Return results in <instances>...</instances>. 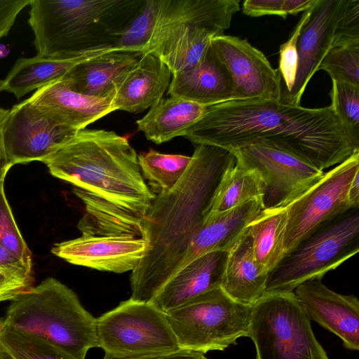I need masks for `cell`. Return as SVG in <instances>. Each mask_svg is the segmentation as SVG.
<instances>
[{
  "label": "cell",
  "instance_id": "1",
  "mask_svg": "<svg viewBox=\"0 0 359 359\" xmlns=\"http://www.w3.org/2000/svg\"><path fill=\"white\" fill-rule=\"evenodd\" d=\"M184 137L228 150L264 144L291 153L324 171L359 151L330 106L307 108L262 99L207 106Z\"/></svg>",
  "mask_w": 359,
  "mask_h": 359
},
{
  "label": "cell",
  "instance_id": "2",
  "mask_svg": "<svg viewBox=\"0 0 359 359\" xmlns=\"http://www.w3.org/2000/svg\"><path fill=\"white\" fill-rule=\"evenodd\" d=\"M236 163L230 150L196 144L180 181L156 195L143 224L146 250L130 277L132 299L150 302L179 271L222 178Z\"/></svg>",
  "mask_w": 359,
  "mask_h": 359
},
{
  "label": "cell",
  "instance_id": "3",
  "mask_svg": "<svg viewBox=\"0 0 359 359\" xmlns=\"http://www.w3.org/2000/svg\"><path fill=\"white\" fill-rule=\"evenodd\" d=\"M43 163L53 176L143 218L156 196L136 151L114 131L81 130Z\"/></svg>",
  "mask_w": 359,
  "mask_h": 359
},
{
  "label": "cell",
  "instance_id": "4",
  "mask_svg": "<svg viewBox=\"0 0 359 359\" xmlns=\"http://www.w3.org/2000/svg\"><path fill=\"white\" fill-rule=\"evenodd\" d=\"M140 1L31 0L28 21L37 55L67 59L108 48Z\"/></svg>",
  "mask_w": 359,
  "mask_h": 359
},
{
  "label": "cell",
  "instance_id": "5",
  "mask_svg": "<svg viewBox=\"0 0 359 359\" xmlns=\"http://www.w3.org/2000/svg\"><path fill=\"white\" fill-rule=\"evenodd\" d=\"M1 319L76 359H85L88 350L97 347L96 318L72 290L54 278H46L11 300Z\"/></svg>",
  "mask_w": 359,
  "mask_h": 359
},
{
  "label": "cell",
  "instance_id": "6",
  "mask_svg": "<svg viewBox=\"0 0 359 359\" xmlns=\"http://www.w3.org/2000/svg\"><path fill=\"white\" fill-rule=\"evenodd\" d=\"M239 10L238 0H157L153 30L142 55L159 58L172 75L190 69Z\"/></svg>",
  "mask_w": 359,
  "mask_h": 359
},
{
  "label": "cell",
  "instance_id": "7",
  "mask_svg": "<svg viewBox=\"0 0 359 359\" xmlns=\"http://www.w3.org/2000/svg\"><path fill=\"white\" fill-rule=\"evenodd\" d=\"M359 251V208L325 223L286 252L268 273L266 292H294L306 281L322 279Z\"/></svg>",
  "mask_w": 359,
  "mask_h": 359
},
{
  "label": "cell",
  "instance_id": "8",
  "mask_svg": "<svg viewBox=\"0 0 359 359\" xmlns=\"http://www.w3.org/2000/svg\"><path fill=\"white\" fill-rule=\"evenodd\" d=\"M255 359H329L294 292H265L251 306Z\"/></svg>",
  "mask_w": 359,
  "mask_h": 359
},
{
  "label": "cell",
  "instance_id": "9",
  "mask_svg": "<svg viewBox=\"0 0 359 359\" xmlns=\"http://www.w3.org/2000/svg\"><path fill=\"white\" fill-rule=\"evenodd\" d=\"M165 313L181 350L204 354L224 351L248 337L251 306L236 302L220 287Z\"/></svg>",
  "mask_w": 359,
  "mask_h": 359
},
{
  "label": "cell",
  "instance_id": "10",
  "mask_svg": "<svg viewBox=\"0 0 359 359\" xmlns=\"http://www.w3.org/2000/svg\"><path fill=\"white\" fill-rule=\"evenodd\" d=\"M97 347L116 356L167 354L181 350L165 313L130 298L96 318Z\"/></svg>",
  "mask_w": 359,
  "mask_h": 359
},
{
  "label": "cell",
  "instance_id": "11",
  "mask_svg": "<svg viewBox=\"0 0 359 359\" xmlns=\"http://www.w3.org/2000/svg\"><path fill=\"white\" fill-rule=\"evenodd\" d=\"M359 172V151L337 164L285 205V253L325 223L351 209L348 189Z\"/></svg>",
  "mask_w": 359,
  "mask_h": 359
},
{
  "label": "cell",
  "instance_id": "12",
  "mask_svg": "<svg viewBox=\"0 0 359 359\" xmlns=\"http://www.w3.org/2000/svg\"><path fill=\"white\" fill-rule=\"evenodd\" d=\"M231 151L237 163L255 170L261 177L266 208L285 207L324 173L291 153L264 144H251Z\"/></svg>",
  "mask_w": 359,
  "mask_h": 359
},
{
  "label": "cell",
  "instance_id": "13",
  "mask_svg": "<svg viewBox=\"0 0 359 359\" xmlns=\"http://www.w3.org/2000/svg\"><path fill=\"white\" fill-rule=\"evenodd\" d=\"M77 132L48 117L27 99L9 110L1 129L4 149L12 165L43 162Z\"/></svg>",
  "mask_w": 359,
  "mask_h": 359
},
{
  "label": "cell",
  "instance_id": "14",
  "mask_svg": "<svg viewBox=\"0 0 359 359\" xmlns=\"http://www.w3.org/2000/svg\"><path fill=\"white\" fill-rule=\"evenodd\" d=\"M210 46L231 79L235 100L280 101L277 69L247 39L224 34L212 37Z\"/></svg>",
  "mask_w": 359,
  "mask_h": 359
},
{
  "label": "cell",
  "instance_id": "15",
  "mask_svg": "<svg viewBox=\"0 0 359 359\" xmlns=\"http://www.w3.org/2000/svg\"><path fill=\"white\" fill-rule=\"evenodd\" d=\"M345 0H318L304 25L297 41L298 67L290 92L280 101L300 105L309 81L328 50L337 44L338 22Z\"/></svg>",
  "mask_w": 359,
  "mask_h": 359
},
{
  "label": "cell",
  "instance_id": "16",
  "mask_svg": "<svg viewBox=\"0 0 359 359\" xmlns=\"http://www.w3.org/2000/svg\"><path fill=\"white\" fill-rule=\"evenodd\" d=\"M147 248L143 238L81 236L55 243L51 252L67 262L102 271H133Z\"/></svg>",
  "mask_w": 359,
  "mask_h": 359
},
{
  "label": "cell",
  "instance_id": "17",
  "mask_svg": "<svg viewBox=\"0 0 359 359\" xmlns=\"http://www.w3.org/2000/svg\"><path fill=\"white\" fill-rule=\"evenodd\" d=\"M322 279L297 286L294 292L308 317L334 333L344 348H359V300L353 294H341L328 288Z\"/></svg>",
  "mask_w": 359,
  "mask_h": 359
},
{
  "label": "cell",
  "instance_id": "18",
  "mask_svg": "<svg viewBox=\"0 0 359 359\" xmlns=\"http://www.w3.org/2000/svg\"><path fill=\"white\" fill-rule=\"evenodd\" d=\"M27 100L48 117L76 131L116 111L112 97L97 98L81 94L61 79L36 90Z\"/></svg>",
  "mask_w": 359,
  "mask_h": 359
},
{
  "label": "cell",
  "instance_id": "19",
  "mask_svg": "<svg viewBox=\"0 0 359 359\" xmlns=\"http://www.w3.org/2000/svg\"><path fill=\"white\" fill-rule=\"evenodd\" d=\"M229 251L203 255L181 268L150 302L165 313L187 300L221 287Z\"/></svg>",
  "mask_w": 359,
  "mask_h": 359
},
{
  "label": "cell",
  "instance_id": "20",
  "mask_svg": "<svg viewBox=\"0 0 359 359\" xmlns=\"http://www.w3.org/2000/svg\"><path fill=\"white\" fill-rule=\"evenodd\" d=\"M168 95L205 106L235 100L231 79L210 44L198 64L172 75Z\"/></svg>",
  "mask_w": 359,
  "mask_h": 359
},
{
  "label": "cell",
  "instance_id": "21",
  "mask_svg": "<svg viewBox=\"0 0 359 359\" xmlns=\"http://www.w3.org/2000/svg\"><path fill=\"white\" fill-rule=\"evenodd\" d=\"M265 208L262 201L253 200L226 211L206 216L180 269L207 253L229 251Z\"/></svg>",
  "mask_w": 359,
  "mask_h": 359
},
{
  "label": "cell",
  "instance_id": "22",
  "mask_svg": "<svg viewBox=\"0 0 359 359\" xmlns=\"http://www.w3.org/2000/svg\"><path fill=\"white\" fill-rule=\"evenodd\" d=\"M172 79L168 66L152 54L140 55L113 97L116 110L140 113L163 97Z\"/></svg>",
  "mask_w": 359,
  "mask_h": 359
},
{
  "label": "cell",
  "instance_id": "23",
  "mask_svg": "<svg viewBox=\"0 0 359 359\" xmlns=\"http://www.w3.org/2000/svg\"><path fill=\"white\" fill-rule=\"evenodd\" d=\"M140 57L127 52L108 53L78 65L60 79L81 94L113 98L119 84Z\"/></svg>",
  "mask_w": 359,
  "mask_h": 359
},
{
  "label": "cell",
  "instance_id": "24",
  "mask_svg": "<svg viewBox=\"0 0 359 359\" xmlns=\"http://www.w3.org/2000/svg\"><path fill=\"white\" fill-rule=\"evenodd\" d=\"M267 277L255 259L247 229L229 251L221 288L236 302L252 306L266 292Z\"/></svg>",
  "mask_w": 359,
  "mask_h": 359
},
{
  "label": "cell",
  "instance_id": "25",
  "mask_svg": "<svg viewBox=\"0 0 359 359\" xmlns=\"http://www.w3.org/2000/svg\"><path fill=\"white\" fill-rule=\"evenodd\" d=\"M206 107L180 97H163L137 121V128L149 140L162 144L184 136L202 118Z\"/></svg>",
  "mask_w": 359,
  "mask_h": 359
},
{
  "label": "cell",
  "instance_id": "26",
  "mask_svg": "<svg viewBox=\"0 0 359 359\" xmlns=\"http://www.w3.org/2000/svg\"><path fill=\"white\" fill-rule=\"evenodd\" d=\"M73 191L85 207L77 224L83 236L143 238L144 218L77 187Z\"/></svg>",
  "mask_w": 359,
  "mask_h": 359
},
{
  "label": "cell",
  "instance_id": "27",
  "mask_svg": "<svg viewBox=\"0 0 359 359\" xmlns=\"http://www.w3.org/2000/svg\"><path fill=\"white\" fill-rule=\"evenodd\" d=\"M119 51L116 48L67 59H53L36 55L20 57L4 80V90L20 99L49 82L59 79L78 65L104 54Z\"/></svg>",
  "mask_w": 359,
  "mask_h": 359
},
{
  "label": "cell",
  "instance_id": "28",
  "mask_svg": "<svg viewBox=\"0 0 359 359\" xmlns=\"http://www.w3.org/2000/svg\"><path fill=\"white\" fill-rule=\"evenodd\" d=\"M287 224L285 207H277L263 210L248 227L255 259L268 273L285 254Z\"/></svg>",
  "mask_w": 359,
  "mask_h": 359
},
{
  "label": "cell",
  "instance_id": "29",
  "mask_svg": "<svg viewBox=\"0 0 359 359\" xmlns=\"http://www.w3.org/2000/svg\"><path fill=\"white\" fill-rule=\"evenodd\" d=\"M264 192V184L259 175L255 170L236 162L222 178L205 217L226 211L250 201H263Z\"/></svg>",
  "mask_w": 359,
  "mask_h": 359
},
{
  "label": "cell",
  "instance_id": "30",
  "mask_svg": "<svg viewBox=\"0 0 359 359\" xmlns=\"http://www.w3.org/2000/svg\"><path fill=\"white\" fill-rule=\"evenodd\" d=\"M142 175L155 195L172 189L187 169L191 156L163 154L149 149L137 154Z\"/></svg>",
  "mask_w": 359,
  "mask_h": 359
},
{
  "label": "cell",
  "instance_id": "31",
  "mask_svg": "<svg viewBox=\"0 0 359 359\" xmlns=\"http://www.w3.org/2000/svg\"><path fill=\"white\" fill-rule=\"evenodd\" d=\"M157 0L142 1L126 24L113 34L114 46L121 52L142 55L151 36Z\"/></svg>",
  "mask_w": 359,
  "mask_h": 359
},
{
  "label": "cell",
  "instance_id": "32",
  "mask_svg": "<svg viewBox=\"0 0 359 359\" xmlns=\"http://www.w3.org/2000/svg\"><path fill=\"white\" fill-rule=\"evenodd\" d=\"M0 348L13 359H76L44 340L8 326L1 319Z\"/></svg>",
  "mask_w": 359,
  "mask_h": 359
},
{
  "label": "cell",
  "instance_id": "33",
  "mask_svg": "<svg viewBox=\"0 0 359 359\" xmlns=\"http://www.w3.org/2000/svg\"><path fill=\"white\" fill-rule=\"evenodd\" d=\"M332 81L330 106L348 138L359 148V86Z\"/></svg>",
  "mask_w": 359,
  "mask_h": 359
},
{
  "label": "cell",
  "instance_id": "34",
  "mask_svg": "<svg viewBox=\"0 0 359 359\" xmlns=\"http://www.w3.org/2000/svg\"><path fill=\"white\" fill-rule=\"evenodd\" d=\"M320 69L332 80L359 86V41L332 47L322 60Z\"/></svg>",
  "mask_w": 359,
  "mask_h": 359
},
{
  "label": "cell",
  "instance_id": "35",
  "mask_svg": "<svg viewBox=\"0 0 359 359\" xmlns=\"http://www.w3.org/2000/svg\"><path fill=\"white\" fill-rule=\"evenodd\" d=\"M0 245L32 270V253L14 219L4 192V180L0 182Z\"/></svg>",
  "mask_w": 359,
  "mask_h": 359
},
{
  "label": "cell",
  "instance_id": "36",
  "mask_svg": "<svg viewBox=\"0 0 359 359\" xmlns=\"http://www.w3.org/2000/svg\"><path fill=\"white\" fill-rule=\"evenodd\" d=\"M313 6L303 12L287 41L280 46L277 72L280 79V97L290 92L294 86L298 67V38L304 25L310 17Z\"/></svg>",
  "mask_w": 359,
  "mask_h": 359
},
{
  "label": "cell",
  "instance_id": "37",
  "mask_svg": "<svg viewBox=\"0 0 359 359\" xmlns=\"http://www.w3.org/2000/svg\"><path fill=\"white\" fill-rule=\"evenodd\" d=\"M318 0H245L243 3V13L252 17L277 15L287 18L304 12Z\"/></svg>",
  "mask_w": 359,
  "mask_h": 359
},
{
  "label": "cell",
  "instance_id": "38",
  "mask_svg": "<svg viewBox=\"0 0 359 359\" xmlns=\"http://www.w3.org/2000/svg\"><path fill=\"white\" fill-rule=\"evenodd\" d=\"M0 269L13 274L22 281L32 285V270L7 249L0 245Z\"/></svg>",
  "mask_w": 359,
  "mask_h": 359
},
{
  "label": "cell",
  "instance_id": "39",
  "mask_svg": "<svg viewBox=\"0 0 359 359\" xmlns=\"http://www.w3.org/2000/svg\"><path fill=\"white\" fill-rule=\"evenodd\" d=\"M31 0H0V39L7 36L20 11Z\"/></svg>",
  "mask_w": 359,
  "mask_h": 359
},
{
  "label": "cell",
  "instance_id": "40",
  "mask_svg": "<svg viewBox=\"0 0 359 359\" xmlns=\"http://www.w3.org/2000/svg\"><path fill=\"white\" fill-rule=\"evenodd\" d=\"M32 285L0 269V302L13 300Z\"/></svg>",
  "mask_w": 359,
  "mask_h": 359
},
{
  "label": "cell",
  "instance_id": "41",
  "mask_svg": "<svg viewBox=\"0 0 359 359\" xmlns=\"http://www.w3.org/2000/svg\"><path fill=\"white\" fill-rule=\"evenodd\" d=\"M103 359H208L205 354L187 350L151 355L142 356H116L105 353Z\"/></svg>",
  "mask_w": 359,
  "mask_h": 359
},
{
  "label": "cell",
  "instance_id": "42",
  "mask_svg": "<svg viewBox=\"0 0 359 359\" xmlns=\"http://www.w3.org/2000/svg\"><path fill=\"white\" fill-rule=\"evenodd\" d=\"M348 199L351 208H359V172L355 175L351 182Z\"/></svg>",
  "mask_w": 359,
  "mask_h": 359
},
{
  "label": "cell",
  "instance_id": "43",
  "mask_svg": "<svg viewBox=\"0 0 359 359\" xmlns=\"http://www.w3.org/2000/svg\"><path fill=\"white\" fill-rule=\"evenodd\" d=\"M0 129V182L5 180L6 175L9 169L13 166L8 161L5 154Z\"/></svg>",
  "mask_w": 359,
  "mask_h": 359
},
{
  "label": "cell",
  "instance_id": "44",
  "mask_svg": "<svg viewBox=\"0 0 359 359\" xmlns=\"http://www.w3.org/2000/svg\"><path fill=\"white\" fill-rule=\"evenodd\" d=\"M8 113V109L0 108V129L2 128L4 122L6 121Z\"/></svg>",
  "mask_w": 359,
  "mask_h": 359
},
{
  "label": "cell",
  "instance_id": "45",
  "mask_svg": "<svg viewBox=\"0 0 359 359\" xmlns=\"http://www.w3.org/2000/svg\"><path fill=\"white\" fill-rule=\"evenodd\" d=\"M0 359H13L8 353L0 348Z\"/></svg>",
  "mask_w": 359,
  "mask_h": 359
},
{
  "label": "cell",
  "instance_id": "46",
  "mask_svg": "<svg viewBox=\"0 0 359 359\" xmlns=\"http://www.w3.org/2000/svg\"><path fill=\"white\" fill-rule=\"evenodd\" d=\"M4 90V80H0V92Z\"/></svg>",
  "mask_w": 359,
  "mask_h": 359
},
{
  "label": "cell",
  "instance_id": "47",
  "mask_svg": "<svg viewBox=\"0 0 359 359\" xmlns=\"http://www.w3.org/2000/svg\"><path fill=\"white\" fill-rule=\"evenodd\" d=\"M330 359V358H329Z\"/></svg>",
  "mask_w": 359,
  "mask_h": 359
}]
</instances>
